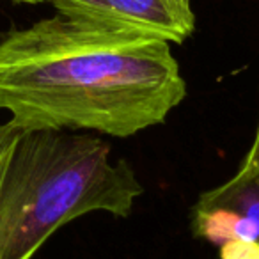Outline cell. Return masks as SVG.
Wrapping results in <instances>:
<instances>
[{
    "instance_id": "8992f818",
    "label": "cell",
    "mask_w": 259,
    "mask_h": 259,
    "mask_svg": "<svg viewBox=\"0 0 259 259\" xmlns=\"http://www.w3.org/2000/svg\"><path fill=\"white\" fill-rule=\"evenodd\" d=\"M11 2H20V4H41V2H48V0H11Z\"/></svg>"
},
{
    "instance_id": "277c9868",
    "label": "cell",
    "mask_w": 259,
    "mask_h": 259,
    "mask_svg": "<svg viewBox=\"0 0 259 259\" xmlns=\"http://www.w3.org/2000/svg\"><path fill=\"white\" fill-rule=\"evenodd\" d=\"M222 259H259V241L231 240L220 245Z\"/></svg>"
},
{
    "instance_id": "5b68a950",
    "label": "cell",
    "mask_w": 259,
    "mask_h": 259,
    "mask_svg": "<svg viewBox=\"0 0 259 259\" xmlns=\"http://www.w3.org/2000/svg\"><path fill=\"white\" fill-rule=\"evenodd\" d=\"M240 167H259V124H257V130H255L254 142H252L250 149H248L247 156L243 158Z\"/></svg>"
},
{
    "instance_id": "7a4b0ae2",
    "label": "cell",
    "mask_w": 259,
    "mask_h": 259,
    "mask_svg": "<svg viewBox=\"0 0 259 259\" xmlns=\"http://www.w3.org/2000/svg\"><path fill=\"white\" fill-rule=\"evenodd\" d=\"M59 15L119 32L183 43L194 32L190 0H48Z\"/></svg>"
},
{
    "instance_id": "6da1fadb",
    "label": "cell",
    "mask_w": 259,
    "mask_h": 259,
    "mask_svg": "<svg viewBox=\"0 0 259 259\" xmlns=\"http://www.w3.org/2000/svg\"><path fill=\"white\" fill-rule=\"evenodd\" d=\"M187 96L169 41L64 15L0 39V108L20 128L132 137Z\"/></svg>"
},
{
    "instance_id": "3957f363",
    "label": "cell",
    "mask_w": 259,
    "mask_h": 259,
    "mask_svg": "<svg viewBox=\"0 0 259 259\" xmlns=\"http://www.w3.org/2000/svg\"><path fill=\"white\" fill-rule=\"evenodd\" d=\"M197 204L222 206L248 222L252 241H259V167H240L229 181L199 195Z\"/></svg>"
}]
</instances>
